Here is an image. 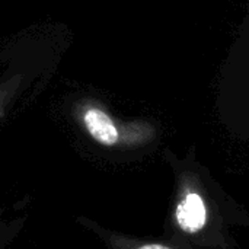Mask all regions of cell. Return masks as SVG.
Here are the masks:
<instances>
[{
    "label": "cell",
    "mask_w": 249,
    "mask_h": 249,
    "mask_svg": "<svg viewBox=\"0 0 249 249\" xmlns=\"http://www.w3.org/2000/svg\"><path fill=\"white\" fill-rule=\"evenodd\" d=\"M80 118L89 136L99 144L114 146L120 142V130L115 121L102 108L96 105H85Z\"/></svg>",
    "instance_id": "obj_1"
},
{
    "label": "cell",
    "mask_w": 249,
    "mask_h": 249,
    "mask_svg": "<svg viewBox=\"0 0 249 249\" xmlns=\"http://www.w3.org/2000/svg\"><path fill=\"white\" fill-rule=\"evenodd\" d=\"M177 222L187 233H197L206 226L207 210L204 200L197 193H188L177 207Z\"/></svg>",
    "instance_id": "obj_2"
},
{
    "label": "cell",
    "mask_w": 249,
    "mask_h": 249,
    "mask_svg": "<svg viewBox=\"0 0 249 249\" xmlns=\"http://www.w3.org/2000/svg\"><path fill=\"white\" fill-rule=\"evenodd\" d=\"M18 85H19V77H15V79H12L10 82L4 83V85L0 88V111L4 108L7 99H9V98L12 96V93L16 90Z\"/></svg>",
    "instance_id": "obj_3"
},
{
    "label": "cell",
    "mask_w": 249,
    "mask_h": 249,
    "mask_svg": "<svg viewBox=\"0 0 249 249\" xmlns=\"http://www.w3.org/2000/svg\"><path fill=\"white\" fill-rule=\"evenodd\" d=\"M139 249H171V248L163 247V245H156V244H153V245H144V247H140Z\"/></svg>",
    "instance_id": "obj_4"
}]
</instances>
